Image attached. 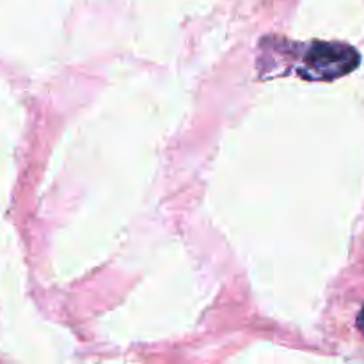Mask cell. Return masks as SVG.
Wrapping results in <instances>:
<instances>
[{"label": "cell", "mask_w": 364, "mask_h": 364, "mask_svg": "<svg viewBox=\"0 0 364 364\" xmlns=\"http://www.w3.org/2000/svg\"><path fill=\"white\" fill-rule=\"evenodd\" d=\"M359 53L345 43L315 41L308 46L299 75L308 80H334L359 66Z\"/></svg>", "instance_id": "cell-1"}]
</instances>
